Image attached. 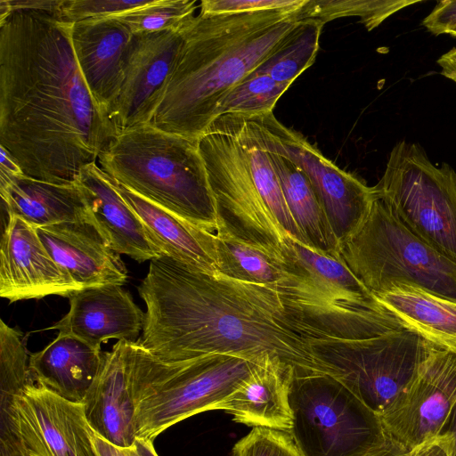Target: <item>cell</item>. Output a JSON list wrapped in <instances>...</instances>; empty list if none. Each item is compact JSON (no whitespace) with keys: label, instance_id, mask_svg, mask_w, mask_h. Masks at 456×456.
<instances>
[{"label":"cell","instance_id":"cell-1","mask_svg":"<svg viewBox=\"0 0 456 456\" xmlns=\"http://www.w3.org/2000/svg\"><path fill=\"white\" fill-rule=\"evenodd\" d=\"M73 22L15 11L0 21V146L25 175L74 184L118 132L78 67Z\"/></svg>","mask_w":456,"mask_h":456},{"label":"cell","instance_id":"cell-2","mask_svg":"<svg viewBox=\"0 0 456 456\" xmlns=\"http://www.w3.org/2000/svg\"><path fill=\"white\" fill-rule=\"evenodd\" d=\"M138 292L146 312L135 342L160 360L273 356L290 365L296 377L333 376L314 350L316 332L276 289L161 256L150 261Z\"/></svg>","mask_w":456,"mask_h":456},{"label":"cell","instance_id":"cell-3","mask_svg":"<svg viewBox=\"0 0 456 456\" xmlns=\"http://www.w3.org/2000/svg\"><path fill=\"white\" fill-rule=\"evenodd\" d=\"M298 10L199 13L188 20L176 64L150 125L200 139L218 118L228 93L256 70L294 27Z\"/></svg>","mask_w":456,"mask_h":456},{"label":"cell","instance_id":"cell-4","mask_svg":"<svg viewBox=\"0 0 456 456\" xmlns=\"http://www.w3.org/2000/svg\"><path fill=\"white\" fill-rule=\"evenodd\" d=\"M217 225L292 265L291 240L305 241L286 203L269 152L248 119L216 118L199 139Z\"/></svg>","mask_w":456,"mask_h":456},{"label":"cell","instance_id":"cell-5","mask_svg":"<svg viewBox=\"0 0 456 456\" xmlns=\"http://www.w3.org/2000/svg\"><path fill=\"white\" fill-rule=\"evenodd\" d=\"M97 163L143 199L215 232L217 215L199 139L144 125L120 132Z\"/></svg>","mask_w":456,"mask_h":456},{"label":"cell","instance_id":"cell-6","mask_svg":"<svg viewBox=\"0 0 456 456\" xmlns=\"http://www.w3.org/2000/svg\"><path fill=\"white\" fill-rule=\"evenodd\" d=\"M261 362L220 354L165 361L131 341L129 371L136 438L153 442L175 423L216 410Z\"/></svg>","mask_w":456,"mask_h":456},{"label":"cell","instance_id":"cell-7","mask_svg":"<svg viewBox=\"0 0 456 456\" xmlns=\"http://www.w3.org/2000/svg\"><path fill=\"white\" fill-rule=\"evenodd\" d=\"M337 256L373 294L404 283L456 300V261L429 245L376 198Z\"/></svg>","mask_w":456,"mask_h":456},{"label":"cell","instance_id":"cell-8","mask_svg":"<svg viewBox=\"0 0 456 456\" xmlns=\"http://www.w3.org/2000/svg\"><path fill=\"white\" fill-rule=\"evenodd\" d=\"M289 399L301 456H367L389 438L380 418L331 375L294 377Z\"/></svg>","mask_w":456,"mask_h":456},{"label":"cell","instance_id":"cell-9","mask_svg":"<svg viewBox=\"0 0 456 456\" xmlns=\"http://www.w3.org/2000/svg\"><path fill=\"white\" fill-rule=\"evenodd\" d=\"M411 232L456 261V173L434 165L416 143L399 142L373 186Z\"/></svg>","mask_w":456,"mask_h":456},{"label":"cell","instance_id":"cell-10","mask_svg":"<svg viewBox=\"0 0 456 456\" xmlns=\"http://www.w3.org/2000/svg\"><path fill=\"white\" fill-rule=\"evenodd\" d=\"M314 347L333 376L380 417L441 346L403 328L364 339L320 342Z\"/></svg>","mask_w":456,"mask_h":456},{"label":"cell","instance_id":"cell-11","mask_svg":"<svg viewBox=\"0 0 456 456\" xmlns=\"http://www.w3.org/2000/svg\"><path fill=\"white\" fill-rule=\"evenodd\" d=\"M246 118L266 151L284 156L307 176L338 241L349 235L376 200L374 187L337 167L273 112Z\"/></svg>","mask_w":456,"mask_h":456},{"label":"cell","instance_id":"cell-12","mask_svg":"<svg viewBox=\"0 0 456 456\" xmlns=\"http://www.w3.org/2000/svg\"><path fill=\"white\" fill-rule=\"evenodd\" d=\"M456 404V351L439 347L379 417L388 437L408 452L438 435Z\"/></svg>","mask_w":456,"mask_h":456},{"label":"cell","instance_id":"cell-13","mask_svg":"<svg viewBox=\"0 0 456 456\" xmlns=\"http://www.w3.org/2000/svg\"><path fill=\"white\" fill-rule=\"evenodd\" d=\"M11 423L30 456H100L83 404L30 381L12 403Z\"/></svg>","mask_w":456,"mask_h":456},{"label":"cell","instance_id":"cell-14","mask_svg":"<svg viewBox=\"0 0 456 456\" xmlns=\"http://www.w3.org/2000/svg\"><path fill=\"white\" fill-rule=\"evenodd\" d=\"M183 25L134 35L120 90L109 110L118 134L151 123L176 64L183 42Z\"/></svg>","mask_w":456,"mask_h":456},{"label":"cell","instance_id":"cell-15","mask_svg":"<svg viewBox=\"0 0 456 456\" xmlns=\"http://www.w3.org/2000/svg\"><path fill=\"white\" fill-rule=\"evenodd\" d=\"M81 289L50 256L37 229L8 216L1 240L0 296L10 302L68 297Z\"/></svg>","mask_w":456,"mask_h":456},{"label":"cell","instance_id":"cell-16","mask_svg":"<svg viewBox=\"0 0 456 456\" xmlns=\"http://www.w3.org/2000/svg\"><path fill=\"white\" fill-rule=\"evenodd\" d=\"M69 312L51 330L100 347L115 338L134 342L142 330L145 313L120 284L89 286L68 297Z\"/></svg>","mask_w":456,"mask_h":456},{"label":"cell","instance_id":"cell-17","mask_svg":"<svg viewBox=\"0 0 456 456\" xmlns=\"http://www.w3.org/2000/svg\"><path fill=\"white\" fill-rule=\"evenodd\" d=\"M53 258L80 287L123 285L127 270L94 220L65 222L36 228Z\"/></svg>","mask_w":456,"mask_h":456},{"label":"cell","instance_id":"cell-18","mask_svg":"<svg viewBox=\"0 0 456 456\" xmlns=\"http://www.w3.org/2000/svg\"><path fill=\"white\" fill-rule=\"evenodd\" d=\"M71 42L84 79L100 107L109 110L118 95L134 37L116 18L73 22Z\"/></svg>","mask_w":456,"mask_h":456},{"label":"cell","instance_id":"cell-19","mask_svg":"<svg viewBox=\"0 0 456 456\" xmlns=\"http://www.w3.org/2000/svg\"><path fill=\"white\" fill-rule=\"evenodd\" d=\"M118 340L105 352L102 367L81 403L93 430L109 443L134 447L135 405L129 371V345Z\"/></svg>","mask_w":456,"mask_h":456},{"label":"cell","instance_id":"cell-20","mask_svg":"<svg viewBox=\"0 0 456 456\" xmlns=\"http://www.w3.org/2000/svg\"><path fill=\"white\" fill-rule=\"evenodd\" d=\"M77 184L94 222L113 250L137 262L163 256L151 241L138 215L121 197L111 178L98 163L83 167Z\"/></svg>","mask_w":456,"mask_h":456},{"label":"cell","instance_id":"cell-21","mask_svg":"<svg viewBox=\"0 0 456 456\" xmlns=\"http://www.w3.org/2000/svg\"><path fill=\"white\" fill-rule=\"evenodd\" d=\"M294 369L278 357L267 356L250 376L216 406L233 420L253 428L289 432L292 426L289 388Z\"/></svg>","mask_w":456,"mask_h":456},{"label":"cell","instance_id":"cell-22","mask_svg":"<svg viewBox=\"0 0 456 456\" xmlns=\"http://www.w3.org/2000/svg\"><path fill=\"white\" fill-rule=\"evenodd\" d=\"M111 180L121 197L138 215L151 241L163 256L205 273H220L214 232L162 208Z\"/></svg>","mask_w":456,"mask_h":456},{"label":"cell","instance_id":"cell-23","mask_svg":"<svg viewBox=\"0 0 456 456\" xmlns=\"http://www.w3.org/2000/svg\"><path fill=\"white\" fill-rule=\"evenodd\" d=\"M105 352L71 335L58 333L44 349L29 354L32 380L55 395L82 403L102 367Z\"/></svg>","mask_w":456,"mask_h":456},{"label":"cell","instance_id":"cell-24","mask_svg":"<svg viewBox=\"0 0 456 456\" xmlns=\"http://www.w3.org/2000/svg\"><path fill=\"white\" fill-rule=\"evenodd\" d=\"M214 233L219 273L272 288L292 300L323 297L289 264L240 239L222 225H217Z\"/></svg>","mask_w":456,"mask_h":456},{"label":"cell","instance_id":"cell-25","mask_svg":"<svg viewBox=\"0 0 456 456\" xmlns=\"http://www.w3.org/2000/svg\"><path fill=\"white\" fill-rule=\"evenodd\" d=\"M0 194L8 216L20 217L35 228L93 220L77 183L55 184L22 175L0 183Z\"/></svg>","mask_w":456,"mask_h":456},{"label":"cell","instance_id":"cell-26","mask_svg":"<svg viewBox=\"0 0 456 456\" xmlns=\"http://www.w3.org/2000/svg\"><path fill=\"white\" fill-rule=\"evenodd\" d=\"M403 324L432 343L456 351V300L400 283L374 295Z\"/></svg>","mask_w":456,"mask_h":456},{"label":"cell","instance_id":"cell-27","mask_svg":"<svg viewBox=\"0 0 456 456\" xmlns=\"http://www.w3.org/2000/svg\"><path fill=\"white\" fill-rule=\"evenodd\" d=\"M294 270L333 304L388 312L338 256L291 240Z\"/></svg>","mask_w":456,"mask_h":456},{"label":"cell","instance_id":"cell-28","mask_svg":"<svg viewBox=\"0 0 456 456\" xmlns=\"http://www.w3.org/2000/svg\"><path fill=\"white\" fill-rule=\"evenodd\" d=\"M268 152L286 203L306 243L336 256L339 241L309 179L284 156Z\"/></svg>","mask_w":456,"mask_h":456},{"label":"cell","instance_id":"cell-29","mask_svg":"<svg viewBox=\"0 0 456 456\" xmlns=\"http://www.w3.org/2000/svg\"><path fill=\"white\" fill-rule=\"evenodd\" d=\"M323 26L322 22L316 20H298L254 71L266 74L279 83L291 86L314 62Z\"/></svg>","mask_w":456,"mask_h":456},{"label":"cell","instance_id":"cell-30","mask_svg":"<svg viewBox=\"0 0 456 456\" xmlns=\"http://www.w3.org/2000/svg\"><path fill=\"white\" fill-rule=\"evenodd\" d=\"M419 0H306L297 19L316 20L323 24L343 18L357 17L367 30L380 25L395 12Z\"/></svg>","mask_w":456,"mask_h":456},{"label":"cell","instance_id":"cell-31","mask_svg":"<svg viewBox=\"0 0 456 456\" xmlns=\"http://www.w3.org/2000/svg\"><path fill=\"white\" fill-rule=\"evenodd\" d=\"M29 355L21 332L0 321V419L10 415L14 398L32 381Z\"/></svg>","mask_w":456,"mask_h":456},{"label":"cell","instance_id":"cell-32","mask_svg":"<svg viewBox=\"0 0 456 456\" xmlns=\"http://www.w3.org/2000/svg\"><path fill=\"white\" fill-rule=\"evenodd\" d=\"M289 86L266 74L253 71L224 97L218 108V117L224 114L251 117L271 113Z\"/></svg>","mask_w":456,"mask_h":456},{"label":"cell","instance_id":"cell-33","mask_svg":"<svg viewBox=\"0 0 456 456\" xmlns=\"http://www.w3.org/2000/svg\"><path fill=\"white\" fill-rule=\"evenodd\" d=\"M195 0H153L151 4L113 17L126 24L134 35L180 28L195 16Z\"/></svg>","mask_w":456,"mask_h":456},{"label":"cell","instance_id":"cell-34","mask_svg":"<svg viewBox=\"0 0 456 456\" xmlns=\"http://www.w3.org/2000/svg\"><path fill=\"white\" fill-rule=\"evenodd\" d=\"M231 456H301L289 432L256 427L232 447Z\"/></svg>","mask_w":456,"mask_h":456},{"label":"cell","instance_id":"cell-35","mask_svg":"<svg viewBox=\"0 0 456 456\" xmlns=\"http://www.w3.org/2000/svg\"><path fill=\"white\" fill-rule=\"evenodd\" d=\"M153 0H63L61 18L77 22L113 18L151 4Z\"/></svg>","mask_w":456,"mask_h":456},{"label":"cell","instance_id":"cell-36","mask_svg":"<svg viewBox=\"0 0 456 456\" xmlns=\"http://www.w3.org/2000/svg\"><path fill=\"white\" fill-rule=\"evenodd\" d=\"M306 0H202L200 13L232 14L273 10H298Z\"/></svg>","mask_w":456,"mask_h":456},{"label":"cell","instance_id":"cell-37","mask_svg":"<svg viewBox=\"0 0 456 456\" xmlns=\"http://www.w3.org/2000/svg\"><path fill=\"white\" fill-rule=\"evenodd\" d=\"M422 25L436 36L456 32V0L440 1L423 20Z\"/></svg>","mask_w":456,"mask_h":456},{"label":"cell","instance_id":"cell-38","mask_svg":"<svg viewBox=\"0 0 456 456\" xmlns=\"http://www.w3.org/2000/svg\"><path fill=\"white\" fill-rule=\"evenodd\" d=\"M454 438L448 433H439L413 447L408 456H454Z\"/></svg>","mask_w":456,"mask_h":456},{"label":"cell","instance_id":"cell-39","mask_svg":"<svg viewBox=\"0 0 456 456\" xmlns=\"http://www.w3.org/2000/svg\"><path fill=\"white\" fill-rule=\"evenodd\" d=\"M12 12L33 11L61 16L63 0H8Z\"/></svg>","mask_w":456,"mask_h":456},{"label":"cell","instance_id":"cell-40","mask_svg":"<svg viewBox=\"0 0 456 456\" xmlns=\"http://www.w3.org/2000/svg\"><path fill=\"white\" fill-rule=\"evenodd\" d=\"M0 456H30L16 431L0 428Z\"/></svg>","mask_w":456,"mask_h":456},{"label":"cell","instance_id":"cell-41","mask_svg":"<svg viewBox=\"0 0 456 456\" xmlns=\"http://www.w3.org/2000/svg\"><path fill=\"white\" fill-rule=\"evenodd\" d=\"M0 183H4L12 178L24 175L16 159L3 146H0Z\"/></svg>","mask_w":456,"mask_h":456},{"label":"cell","instance_id":"cell-42","mask_svg":"<svg viewBox=\"0 0 456 456\" xmlns=\"http://www.w3.org/2000/svg\"><path fill=\"white\" fill-rule=\"evenodd\" d=\"M94 442L100 456H139L134 446L130 448L116 446L96 433L94 436Z\"/></svg>","mask_w":456,"mask_h":456},{"label":"cell","instance_id":"cell-43","mask_svg":"<svg viewBox=\"0 0 456 456\" xmlns=\"http://www.w3.org/2000/svg\"><path fill=\"white\" fill-rule=\"evenodd\" d=\"M437 63L442 69L441 73L456 83V47L443 54Z\"/></svg>","mask_w":456,"mask_h":456},{"label":"cell","instance_id":"cell-44","mask_svg":"<svg viewBox=\"0 0 456 456\" xmlns=\"http://www.w3.org/2000/svg\"><path fill=\"white\" fill-rule=\"evenodd\" d=\"M367 456H408V451L389 437L382 446Z\"/></svg>","mask_w":456,"mask_h":456},{"label":"cell","instance_id":"cell-45","mask_svg":"<svg viewBox=\"0 0 456 456\" xmlns=\"http://www.w3.org/2000/svg\"><path fill=\"white\" fill-rule=\"evenodd\" d=\"M134 447L139 456H159L154 449L152 441L136 438Z\"/></svg>","mask_w":456,"mask_h":456},{"label":"cell","instance_id":"cell-46","mask_svg":"<svg viewBox=\"0 0 456 456\" xmlns=\"http://www.w3.org/2000/svg\"><path fill=\"white\" fill-rule=\"evenodd\" d=\"M440 433H448L453 436L455 443L454 456H456V404Z\"/></svg>","mask_w":456,"mask_h":456},{"label":"cell","instance_id":"cell-47","mask_svg":"<svg viewBox=\"0 0 456 456\" xmlns=\"http://www.w3.org/2000/svg\"><path fill=\"white\" fill-rule=\"evenodd\" d=\"M452 36L456 37V32H454L453 34H452Z\"/></svg>","mask_w":456,"mask_h":456}]
</instances>
